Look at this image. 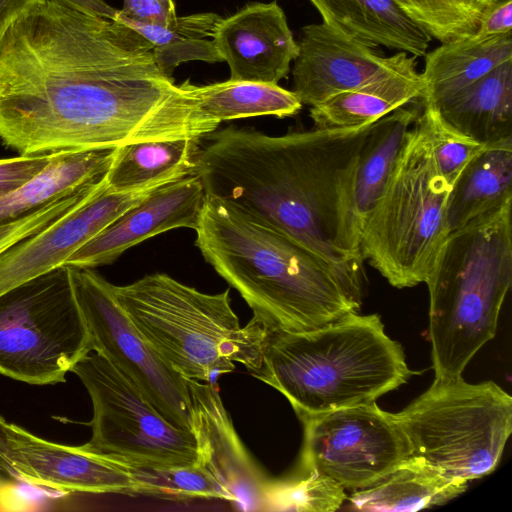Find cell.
I'll use <instances>...</instances> for the list:
<instances>
[{
	"instance_id": "6da1fadb",
	"label": "cell",
	"mask_w": 512,
	"mask_h": 512,
	"mask_svg": "<svg viewBox=\"0 0 512 512\" xmlns=\"http://www.w3.org/2000/svg\"><path fill=\"white\" fill-rule=\"evenodd\" d=\"M194 86L175 84L118 19L46 0L0 45V143L43 155L203 137L214 130L198 118Z\"/></svg>"
},
{
	"instance_id": "7a4b0ae2",
	"label": "cell",
	"mask_w": 512,
	"mask_h": 512,
	"mask_svg": "<svg viewBox=\"0 0 512 512\" xmlns=\"http://www.w3.org/2000/svg\"><path fill=\"white\" fill-rule=\"evenodd\" d=\"M375 122L281 136L248 128L214 130L203 136L193 175L207 197L231 203L322 257L361 306L363 261L348 244L344 196Z\"/></svg>"
},
{
	"instance_id": "3957f363",
	"label": "cell",
	"mask_w": 512,
	"mask_h": 512,
	"mask_svg": "<svg viewBox=\"0 0 512 512\" xmlns=\"http://www.w3.org/2000/svg\"><path fill=\"white\" fill-rule=\"evenodd\" d=\"M195 232L205 261L269 330L305 332L360 309L322 257L227 201L206 196Z\"/></svg>"
},
{
	"instance_id": "277c9868",
	"label": "cell",
	"mask_w": 512,
	"mask_h": 512,
	"mask_svg": "<svg viewBox=\"0 0 512 512\" xmlns=\"http://www.w3.org/2000/svg\"><path fill=\"white\" fill-rule=\"evenodd\" d=\"M412 373L380 316L353 312L305 332L269 330L256 378L284 395L301 419L375 402Z\"/></svg>"
},
{
	"instance_id": "5b68a950",
	"label": "cell",
	"mask_w": 512,
	"mask_h": 512,
	"mask_svg": "<svg viewBox=\"0 0 512 512\" xmlns=\"http://www.w3.org/2000/svg\"><path fill=\"white\" fill-rule=\"evenodd\" d=\"M512 200L449 232L425 282L435 377L462 376L497 330L512 283Z\"/></svg>"
},
{
	"instance_id": "8992f818",
	"label": "cell",
	"mask_w": 512,
	"mask_h": 512,
	"mask_svg": "<svg viewBox=\"0 0 512 512\" xmlns=\"http://www.w3.org/2000/svg\"><path fill=\"white\" fill-rule=\"evenodd\" d=\"M112 288L142 337L183 377L210 383L235 362L260 374L269 329L254 317L241 327L229 289L208 294L164 273Z\"/></svg>"
},
{
	"instance_id": "52a82bcc",
	"label": "cell",
	"mask_w": 512,
	"mask_h": 512,
	"mask_svg": "<svg viewBox=\"0 0 512 512\" xmlns=\"http://www.w3.org/2000/svg\"><path fill=\"white\" fill-rule=\"evenodd\" d=\"M450 190L436 165L422 112L407 135L384 195L364 223L362 260L396 288L425 283L450 232Z\"/></svg>"
},
{
	"instance_id": "ba28073f",
	"label": "cell",
	"mask_w": 512,
	"mask_h": 512,
	"mask_svg": "<svg viewBox=\"0 0 512 512\" xmlns=\"http://www.w3.org/2000/svg\"><path fill=\"white\" fill-rule=\"evenodd\" d=\"M394 417L409 456L469 482L497 467L512 431V397L493 381L435 377Z\"/></svg>"
},
{
	"instance_id": "9c48e42d",
	"label": "cell",
	"mask_w": 512,
	"mask_h": 512,
	"mask_svg": "<svg viewBox=\"0 0 512 512\" xmlns=\"http://www.w3.org/2000/svg\"><path fill=\"white\" fill-rule=\"evenodd\" d=\"M90 351L69 266L0 295V374L31 385L62 383Z\"/></svg>"
},
{
	"instance_id": "30bf717a",
	"label": "cell",
	"mask_w": 512,
	"mask_h": 512,
	"mask_svg": "<svg viewBox=\"0 0 512 512\" xmlns=\"http://www.w3.org/2000/svg\"><path fill=\"white\" fill-rule=\"evenodd\" d=\"M93 406L87 449L122 464L173 467L198 464L191 431L166 421L138 388L101 354L90 351L71 369Z\"/></svg>"
},
{
	"instance_id": "8fae6325",
	"label": "cell",
	"mask_w": 512,
	"mask_h": 512,
	"mask_svg": "<svg viewBox=\"0 0 512 512\" xmlns=\"http://www.w3.org/2000/svg\"><path fill=\"white\" fill-rule=\"evenodd\" d=\"M69 267L91 350L129 379L166 421L192 432L187 378L167 364L142 337L116 300L112 283L94 269Z\"/></svg>"
},
{
	"instance_id": "7c38bea8",
	"label": "cell",
	"mask_w": 512,
	"mask_h": 512,
	"mask_svg": "<svg viewBox=\"0 0 512 512\" xmlns=\"http://www.w3.org/2000/svg\"><path fill=\"white\" fill-rule=\"evenodd\" d=\"M300 420L304 440L298 467L323 474L345 490L371 486L409 456L394 413L376 401Z\"/></svg>"
},
{
	"instance_id": "4fadbf2b",
	"label": "cell",
	"mask_w": 512,
	"mask_h": 512,
	"mask_svg": "<svg viewBox=\"0 0 512 512\" xmlns=\"http://www.w3.org/2000/svg\"><path fill=\"white\" fill-rule=\"evenodd\" d=\"M12 481L65 493L138 495L122 463L84 445L42 439L0 416V485Z\"/></svg>"
},
{
	"instance_id": "5bb4252c",
	"label": "cell",
	"mask_w": 512,
	"mask_h": 512,
	"mask_svg": "<svg viewBox=\"0 0 512 512\" xmlns=\"http://www.w3.org/2000/svg\"><path fill=\"white\" fill-rule=\"evenodd\" d=\"M297 44L293 92L310 106L385 77L418 58L403 51L385 56L324 22L304 26Z\"/></svg>"
},
{
	"instance_id": "9a60e30c",
	"label": "cell",
	"mask_w": 512,
	"mask_h": 512,
	"mask_svg": "<svg viewBox=\"0 0 512 512\" xmlns=\"http://www.w3.org/2000/svg\"><path fill=\"white\" fill-rule=\"evenodd\" d=\"M156 188L110 192L103 177L101 186L78 206L0 254V295L65 265L87 241Z\"/></svg>"
},
{
	"instance_id": "2e32d148",
	"label": "cell",
	"mask_w": 512,
	"mask_h": 512,
	"mask_svg": "<svg viewBox=\"0 0 512 512\" xmlns=\"http://www.w3.org/2000/svg\"><path fill=\"white\" fill-rule=\"evenodd\" d=\"M192 403V432L198 464L224 488L229 501L244 510H268L271 479L239 438L218 389L187 379Z\"/></svg>"
},
{
	"instance_id": "e0dca14e",
	"label": "cell",
	"mask_w": 512,
	"mask_h": 512,
	"mask_svg": "<svg viewBox=\"0 0 512 512\" xmlns=\"http://www.w3.org/2000/svg\"><path fill=\"white\" fill-rule=\"evenodd\" d=\"M205 201L203 185L195 175L164 184L87 241L65 265L94 269L114 262L129 248L163 232L195 230Z\"/></svg>"
},
{
	"instance_id": "ac0fdd59",
	"label": "cell",
	"mask_w": 512,
	"mask_h": 512,
	"mask_svg": "<svg viewBox=\"0 0 512 512\" xmlns=\"http://www.w3.org/2000/svg\"><path fill=\"white\" fill-rule=\"evenodd\" d=\"M213 42L230 68V80L275 83L285 78L298 44L276 1L249 3L222 18Z\"/></svg>"
},
{
	"instance_id": "d6986e66",
	"label": "cell",
	"mask_w": 512,
	"mask_h": 512,
	"mask_svg": "<svg viewBox=\"0 0 512 512\" xmlns=\"http://www.w3.org/2000/svg\"><path fill=\"white\" fill-rule=\"evenodd\" d=\"M420 114L418 108L403 106L377 120L352 166L344 196V223L349 247L361 260L364 223L384 195L407 135Z\"/></svg>"
},
{
	"instance_id": "ffe728a7",
	"label": "cell",
	"mask_w": 512,
	"mask_h": 512,
	"mask_svg": "<svg viewBox=\"0 0 512 512\" xmlns=\"http://www.w3.org/2000/svg\"><path fill=\"white\" fill-rule=\"evenodd\" d=\"M421 75L423 106L437 108L512 60V32L497 36H471L441 43L425 55Z\"/></svg>"
},
{
	"instance_id": "44dd1931",
	"label": "cell",
	"mask_w": 512,
	"mask_h": 512,
	"mask_svg": "<svg viewBox=\"0 0 512 512\" xmlns=\"http://www.w3.org/2000/svg\"><path fill=\"white\" fill-rule=\"evenodd\" d=\"M323 22L377 48L426 54L431 36L393 0H309Z\"/></svg>"
},
{
	"instance_id": "7402d4cb",
	"label": "cell",
	"mask_w": 512,
	"mask_h": 512,
	"mask_svg": "<svg viewBox=\"0 0 512 512\" xmlns=\"http://www.w3.org/2000/svg\"><path fill=\"white\" fill-rule=\"evenodd\" d=\"M202 138L149 140L115 148L104 176L107 190H145L193 175Z\"/></svg>"
},
{
	"instance_id": "603a6c76",
	"label": "cell",
	"mask_w": 512,
	"mask_h": 512,
	"mask_svg": "<svg viewBox=\"0 0 512 512\" xmlns=\"http://www.w3.org/2000/svg\"><path fill=\"white\" fill-rule=\"evenodd\" d=\"M417 64L415 58L405 67L385 77L311 106L310 117L314 127L362 126L420 99L423 83Z\"/></svg>"
},
{
	"instance_id": "cb8c5ba5",
	"label": "cell",
	"mask_w": 512,
	"mask_h": 512,
	"mask_svg": "<svg viewBox=\"0 0 512 512\" xmlns=\"http://www.w3.org/2000/svg\"><path fill=\"white\" fill-rule=\"evenodd\" d=\"M434 109L458 132L484 145L512 137V60Z\"/></svg>"
},
{
	"instance_id": "d4e9b609",
	"label": "cell",
	"mask_w": 512,
	"mask_h": 512,
	"mask_svg": "<svg viewBox=\"0 0 512 512\" xmlns=\"http://www.w3.org/2000/svg\"><path fill=\"white\" fill-rule=\"evenodd\" d=\"M467 486L468 481L446 476L408 456L379 481L353 491L349 501L360 511L412 512L443 505Z\"/></svg>"
},
{
	"instance_id": "484cf974",
	"label": "cell",
	"mask_w": 512,
	"mask_h": 512,
	"mask_svg": "<svg viewBox=\"0 0 512 512\" xmlns=\"http://www.w3.org/2000/svg\"><path fill=\"white\" fill-rule=\"evenodd\" d=\"M114 149L54 153L30 181L0 196V224L21 218L45 204L102 179Z\"/></svg>"
},
{
	"instance_id": "4316f807",
	"label": "cell",
	"mask_w": 512,
	"mask_h": 512,
	"mask_svg": "<svg viewBox=\"0 0 512 512\" xmlns=\"http://www.w3.org/2000/svg\"><path fill=\"white\" fill-rule=\"evenodd\" d=\"M512 200V137L486 145L451 186L449 231Z\"/></svg>"
},
{
	"instance_id": "83f0119b",
	"label": "cell",
	"mask_w": 512,
	"mask_h": 512,
	"mask_svg": "<svg viewBox=\"0 0 512 512\" xmlns=\"http://www.w3.org/2000/svg\"><path fill=\"white\" fill-rule=\"evenodd\" d=\"M197 115L201 122L217 129L222 121L297 114L302 103L293 91L275 83L227 80L195 85Z\"/></svg>"
},
{
	"instance_id": "f1b7e54d",
	"label": "cell",
	"mask_w": 512,
	"mask_h": 512,
	"mask_svg": "<svg viewBox=\"0 0 512 512\" xmlns=\"http://www.w3.org/2000/svg\"><path fill=\"white\" fill-rule=\"evenodd\" d=\"M152 45L158 68L172 76L175 68L187 61L200 60L208 63L223 62L213 39L215 29L222 19L212 12L188 16H176L164 25L149 24L116 17Z\"/></svg>"
},
{
	"instance_id": "f546056e",
	"label": "cell",
	"mask_w": 512,
	"mask_h": 512,
	"mask_svg": "<svg viewBox=\"0 0 512 512\" xmlns=\"http://www.w3.org/2000/svg\"><path fill=\"white\" fill-rule=\"evenodd\" d=\"M123 465L135 482L138 495L229 501L224 488L199 464L173 467Z\"/></svg>"
},
{
	"instance_id": "4dcf8cb0",
	"label": "cell",
	"mask_w": 512,
	"mask_h": 512,
	"mask_svg": "<svg viewBox=\"0 0 512 512\" xmlns=\"http://www.w3.org/2000/svg\"><path fill=\"white\" fill-rule=\"evenodd\" d=\"M346 499L345 489L333 479L297 466L283 479H273L268 510L334 512Z\"/></svg>"
},
{
	"instance_id": "1f68e13d",
	"label": "cell",
	"mask_w": 512,
	"mask_h": 512,
	"mask_svg": "<svg viewBox=\"0 0 512 512\" xmlns=\"http://www.w3.org/2000/svg\"><path fill=\"white\" fill-rule=\"evenodd\" d=\"M415 22L441 43L475 34L484 10L479 0H411Z\"/></svg>"
},
{
	"instance_id": "d6a6232c",
	"label": "cell",
	"mask_w": 512,
	"mask_h": 512,
	"mask_svg": "<svg viewBox=\"0 0 512 512\" xmlns=\"http://www.w3.org/2000/svg\"><path fill=\"white\" fill-rule=\"evenodd\" d=\"M436 165L452 186L465 166L486 146L454 129L429 106H423Z\"/></svg>"
},
{
	"instance_id": "836d02e7",
	"label": "cell",
	"mask_w": 512,
	"mask_h": 512,
	"mask_svg": "<svg viewBox=\"0 0 512 512\" xmlns=\"http://www.w3.org/2000/svg\"><path fill=\"white\" fill-rule=\"evenodd\" d=\"M101 184L102 179L57 198L21 218L0 224V254L68 213L92 195Z\"/></svg>"
},
{
	"instance_id": "e575fe53",
	"label": "cell",
	"mask_w": 512,
	"mask_h": 512,
	"mask_svg": "<svg viewBox=\"0 0 512 512\" xmlns=\"http://www.w3.org/2000/svg\"><path fill=\"white\" fill-rule=\"evenodd\" d=\"M52 156L53 154L19 155L0 159V196L16 190L34 178Z\"/></svg>"
},
{
	"instance_id": "d590c367",
	"label": "cell",
	"mask_w": 512,
	"mask_h": 512,
	"mask_svg": "<svg viewBox=\"0 0 512 512\" xmlns=\"http://www.w3.org/2000/svg\"><path fill=\"white\" fill-rule=\"evenodd\" d=\"M118 17L130 20L164 25L176 17L175 11L168 9L160 0H124Z\"/></svg>"
},
{
	"instance_id": "8d00e7d4",
	"label": "cell",
	"mask_w": 512,
	"mask_h": 512,
	"mask_svg": "<svg viewBox=\"0 0 512 512\" xmlns=\"http://www.w3.org/2000/svg\"><path fill=\"white\" fill-rule=\"evenodd\" d=\"M511 32L512 0H499L484 10L476 34L497 36Z\"/></svg>"
},
{
	"instance_id": "74e56055",
	"label": "cell",
	"mask_w": 512,
	"mask_h": 512,
	"mask_svg": "<svg viewBox=\"0 0 512 512\" xmlns=\"http://www.w3.org/2000/svg\"><path fill=\"white\" fill-rule=\"evenodd\" d=\"M45 2L46 0H0V45L14 23Z\"/></svg>"
},
{
	"instance_id": "f35d334b",
	"label": "cell",
	"mask_w": 512,
	"mask_h": 512,
	"mask_svg": "<svg viewBox=\"0 0 512 512\" xmlns=\"http://www.w3.org/2000/svg\"><path fill=\"white\" fill-rule=\"evenodd\" d=\"M79 11L108 19H116L118 10L103 0H56Z\"/></svg>"
},
{
	"instance_id": "ab89813d",
	"label": "cell",
	"mask_w": 512,
	"mask_h": 512,
	"mask_svg": "<svg viewBox=\"0 0 512 512\" xmlns=\"http://www.w3.org/2000/svg\"><path fill=\"white\" fill-rule=\"evenodd\" d=\"M413 21H415V9L411 0H393Z\"/></svg>"
},
{
	"instance_id": "60d3db41",
	"label": "cell",
	"mask_w": 512,
	"mask_h": 512,
	"mask_svg": "<svg viewBox=\"0 0 512 512\" xmlns=\"http://www.w3.org/2000/svg\"><path fill=\"white\" fill-rule=\"evenodd\" d=\"M168 9L175 11L173 0H160Z\"/></svg>"
},
{
	"instance_id": "b9f144b4",
	"label": "cell",
	"mask_w": 512,
	"mask_h": 512,
	"mask_svg": "<svg viewBox=\"0 0 512 512\" xmlns=\"http://www.w3.org/2000/svg\"><path fill=\"white\" fill-rule=\"evenodd\" d=\"M482 4H484L486 7L494 4L495 2L499 1V0H479Z\"/></svg>"
}]
</instances>
